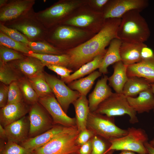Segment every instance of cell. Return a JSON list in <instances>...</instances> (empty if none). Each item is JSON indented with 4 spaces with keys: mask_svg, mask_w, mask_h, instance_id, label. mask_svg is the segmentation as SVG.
Wrapping results in <instances>:
<instances>
[{
    "mask_svg": "<svg viewBox=\"0 0 154 154\" xmlns=\"http://www.w3.org/2000/svg\"><path fill=\"white\" fill-rule=\"evenodd\" d=\"M125 136L109 141L110 145L106 152L111 150L129 151L139 154H148L145 144L148 138L143 129L133 127L128 128Z\"/></svg>",
    "mask_w": 154,
    "mask_h": 154,
    "instance_id": "obj_8",
    "label": "cell"
},
{
    "mask_svg": "<svg viewBox=\"0 0 154 154\" xmlns=\"http://www.w3.org/2000/svg\"><path fill=\"white\" fill-rule=\"evenodd\" d=\"M92 151L91 154H106L110 145V142L98 135H95L91 139Z\"/></svg>",
    "mask_w": 154,
    "mask_h": 154,
    "instance_id": "obj_38",
    "label": "cell"
},
{
    "mask_svg": "<svg viewBox=\"0 0 154 154\" xmlns=\"http://www.w3.org/2000/svg\"><path fill=\"white\" fill-rule=\"evenodd\" d=\"M128 77L137 76L144 78L151 84L154 83V58L142 60L127 66Z\"/></svg>",
    "mask_w": 154,
    "mask_h": 154,
    "instance_id": "obj_23",
    "label": "cell"
},
{
    "mask_svg": "<svg viewBox=\"0 0 154 154\" xmlns=\"http://www.w3.org/2000/svg\"><path fill=\"white\" fill-rule=\"evenodd\" d=\"M21 77L9 63L0 60V81L9 85L12 82L18 81Z\"/></svg>",
    "mask_w": 154,
    "mask_h": 154,
    "instance_id": "obj_34",
    "label": "cell"
},
{
    "mask_svg": "<svg viewBox=\"0 0 154 154\" xmlns=\"http://www.w3.org/2000/svg\"><path fill=\"white\" fill-rule=\"evenodd\" d=\"M0 45L13 49L25 54L31 52L28 45L16 41L0 31Z\"/></svg>",
    "mask_w": 154,
    "mask_h": 154,
    "instance_id": "obj_35",
    "label": "cell"
},
{
    "mask_svg": "<svg viewBox=\"0 0 154 154\" xmlns=\"http://www.w3.org/2000/svg\"><path fill=\"white\" fill-rule=\"evenodd\" d=\"M127 98L130 106L138 114L149 112L154 108V94L151 88L141 92L136 97Z\"/></svg>",
    "mask_w": 154,
    "mask_h": 154,
    "instance_id": "obj_22",
    "label": "cell"
},
{
    "mask_svg": "<svg viewBox=\"0 0 154 154\" xmlns=\"http://www.w3.org/2000/svg\"><path fill=\"white\" fill-rule=\"evenodd\" d=\"M0 31L11 38L27 45L29 41L22 34L17 30L9 28L0 23Z\"/></svg>",
    "mask_w": 154,
    "mask_h": 154,
    "instance_id": "obj_40",
    "label": "cell"
},
{
    "mask_svg": "<svg viewBox=\"0 0 154 154\" xmlns=\"http://www.w3.org/2000/svg\"><path fill=\"white\" fill-rule=\"evenodd\" d=\"M146 45L144 43L122 42L119 51L121 60L127 66L140 62L141 50Z\"/></svg>",
    "mask_w": 154,
    "mask_h": 154,
    "instance_id": "obj_21",
    "label": "cell"
},
{
    "mask_svg": "<svg viewBox=\"0 0 154 154\" xmlns=\"http://www.w3.org/2000/svg\"><path fill=\"white\" fill-rule=\"evenodd\" d=\"M27 79L39 98L53 94L46 80L44 72Z\"/></svg>",
    "mask_w": 154,
    "mask_h": 154,
    "instance_id": "obj_30",
    "label": "cell"
},
{
    "mask_svg": "<svg viewBox=\"0 0 154 154\" xmlns=\"http://www.w3.org/2000/svg\"><path fill=\"white\" fill-rule=\"evenodd\" d=\"M114 117L90 111L87 120V128L95 135L100 136L109 141L124 136L128 133L115 124Z\"/></svg>",
    "mask_w": 154,
    "mask_h": 154,
    "instance_id": "obj_6",
    "label": "cell"
},
{
    "mask_svg": "<svg viewBox=\"0 0 154 154\" xmlns=\"http://www.w3.org/2000/svg\"><path fill=\"white\" fill-rule=\"evenodd\" d=\"M127 66L121 60L115 63L113 66V73L108 78V81L109 85L116 93H122L123 87L128 78Z\"/></svg>",
    "mask_w": 154,
    "mask_h": 154,
    "instance_id": "obj_25",
    "label": "cell"
},
{
    "mask_svg": "<svg viewBox=\"0 0 154 154\" xmlns=\"http://www.w3.org/2000/svg\"><path fill=\"white\" fill-rule=\"evenodd\" d=\"M8 0H0V8L5 5L7 3Z\"/></svg>",
    "mask_w": 154,
    "mask_h": 154,
    "instance_id": "obj_50",
    "label": "cell"
},
{
    "mask_svg": "<svg viewBox=\"0 0 154 154\" xmlns=\"http://www.w3.org/2000/svg\"><path fill=\"white\" fill-rule=\"evenodd\" d=\"M94 135L91 131L87 128L79 133L76 139V142L81 146L91 139Z\"/></svg>",
    "mask_w": 154,
    "mask_h": 154,
    "instance_id": "obj_42",
    "label": "cell"
},
{
    "mask_svg": "<svg viewBox=\"0 0 154 154\" xmlns=\"http://www.w3.org/2000/svg\"><path fill=\"white\" fill-rule=\"evenodd\" d=\"M35 13L33 9L25 15L3 24L17 30L29 41L44 40L48 29L37 18Z\"/></svg>",
    "mask_w": 154,
    "mask_h": 154,
    "instance_id": "obj_3",
    "label": "cell"
},
{
    "mask_svg": "<svg viewBox=\"0 0 154 154\" xmlns=\"http://www.w3.org/2000/svg\"><path fill=\"white\" fill-rule=\"evenodd\" d=\"M102 74L99 71H94L86 77L68 83V86L72 90L78 92L80 95L86 96L95 80Z\"/></svg>",
    "mask_w": 154,
    "mask_h": 154,
    "instance_id": "obj_28",
    "label": "cell"
},
{
    "mask_svg": "<svg viewBox=\"0 0 154 154\" xmlns=\"http://www.w3.org/2000/svg\"><path fill=\"white\" fill-rule=\"evenodd\" d=\"M17 82L27 104L31 106L38 102L39 97L27 78L22 77Z\"/></svg>",
    "mask_w": 154,
    "mask_h": 154,
    "instance_id": "obj_33",
    "label": "cell"
},
{
    "mask_svg": "<svg viewBox=\"0 0 154 154\" xmlns=\"http://www.w3.org/2000/svg\"><path fill=\"white\" fill-rule=\"evenodd\" d=\"M28 46L31 52L40 54L61 55L64 51L56 48L45 40L38 41H29Z\"/></svg>",
    "mask_w": 154,
    "mask_h": 154,
    "instance_id": "obj_32",
    "label": "cell"
},
{
    "mask_svg": "<svg viewBox=\"0 0 154 154\" xmlns=\"http://www.w3.org/2000/svg\"><path fill=\"white\" fill-rule=\"evenodd\" d=\"M140 12L137 10H132L121 18L117 36L122 42L144 43L149 38L150 30Z\"/></svg>",
    "mask_w": 154,
    "mask_h": 154,
    "instance_id": "obj_2",
    "label": "cell"
},
{
    "mask_svg": "<svg viewBox=\"0 0 154 154\" xmlns=\"http://www.w3.org/2000/svg\"><path fill=\"white\" fill-rule=\"evenodd\" d=\"M106 52L97 56L92 61L84 64L62 81L68 84L87 74H90L96 69H98Z\"/></svg>",
    "mask_w": 154,
    "mask_h": 154,
    "instance_id": "obj_29",
    "label": "cell"
},
{
    "mask_svg": "<svg viewBox=\"0 0 154 154\" xmlns=\"http://www.w3.org/2000/svg\"><path fill=\"white\" fill-rule=\"evenodd\" d=\"M108 77L104 75L99 80L92 93L88 97L90 111L95 112L99 105L112 93V90L107 84Z\"/></svg>",
    "mask_w": 154,
    "mask_h": 154,
    "instance_id": "obj_20",
    "label": "cell"
},
{
    "mask_svg": "<svg viewBox=\"0 0 154 154\" xmlns=\"http://www.w3.org/2000/svg\"><path fill=\"white\" fill-rule=\"evenodd\" d=\"M151 88V83L145 79L137 76L128 77L122 94L126 97H135L141 92Z\"/></svg>",
    "mask_w": 154,
    "mask_h": 154,
    "instance_id": "obj_27",
    "label": "cell"
},
{
    "mask_svg": "<svg viewBox=\"0 0 154 154\" xmlns=\"http://www.w3.org/2000/svg\"><path fill=\"white\" fill-rule=\"evenodd\" d=\"M0 140L4 141L7 140V136L5 130L1 125L0 124Z\"/></svg>",
    "mask_w": 154,
    "mask_h": 154,
    "instance_id": "obj_47",
    "label": "cell"
},
{
    "mask_svg": "<svg viewBox=\"0 0 154 154\" xmlns=\"http://www.w3.org/2000/svg\"><path fill=\"white\" fill-rule=\"evenodd\" d=\"M24 54L37 58L46 66L49 65H59L68 68L69 63V57L65 54L61 55L43 54L31 52L28 54Z\"/></svg>",
    "mask_w": 154,
    "mask_h": 154,
    "instance_id": "obj_31",
    "label": "cell"
},
{
    "mask_svg": "<svg viewBox=\"0 0 154 154\" xmlns=\"http://www.w3.org/2000/svg\"><path fill=\"white\" fill-rule=\"evenodd\" d=\"M148 5L147 0H109L103 14L105 19L121 18L129 11L135 10L141 12Z\"/></svg>",
    "mask_w": 154,
    "mask_h": 154,
    "instance_id": "obj_12",
    "label": "cell"
},
{
    "mask_svg": "<svg viewBox=\"0 0 154 154\" xmlns=\"http://www.w3.org/2000/svg\"><path fill=\"white\" fill-rule=\"evenodd\" d=\"M7 141L21 144L29 138L30 123L28 116H25L4 127Z\"/></svg>",
    "mask_w": 154,
    "mask_h": 154,
    "instance_id": "obj_17",
    "label": "cell"
},
{
    "mask_svg": "<svg viewBox=\"0 0 154 154\" xmlns=\"http://www.w3.org/2000/svg\"><path fill=\"white\" fill-rule=\"evenodd\" d=\"M109 0H94L92 1L93 4L94 10L96 11L102 13L106 5Z\"/></svg>",
    "mask_w": 154,
    "mask_h": 154,
    "instance_id": "obj_45",
    "label": "cell"
},
{
    "mask_svg": "<svg viewBox=\"0 0 154 154\" xmlns=\"http://www.w3.org/2000/svg\"><path fill=\"white\" fill-rule=\"evenodd\" d=\"M88 33L84 30L61 24L48 29L45 40L64 51L70 49V43L84 39Z\"/></svg>",
    "mask_w": 154,
    "mask_h": 154,
    "instance_id": "obj_7",
    "label": "cell"
},
{
    "mask_svg": "<svg viewBox=\"0 0 154 154\" xmlns=\"http://www.w3.org/2000/svg\"><path fill=\"white\" fill-rule=\"evenodd\" d=\"M145 146L148 154H154V147L151 145L148 142L145 143Z\"/></svg>",
    "mask_w": 154,
    "mask_h": 154,
    "instance_id": "obj_48",
    "label": "cell"
},
{
    "mask_svg": "<svg viewBox=\"0 0 154 154\" xmlns=\"http://www.w3.org/2000/svg\"><path fill=\"white\" fill-rule=\"evenodd\" d=\"M46 80L57 101L66 114L70 105L80 96L78 91L72 90L65 82L55 76L44 72Z\"/></svg>",
    "mask_w": 154,
    "mask_h": 154,
    "instance_id": "obj_11",
    "label": "cell"
},
{
    "mask_svg": "<svg viewBox=\"0 0 154 154\" xmlns=\"http://www.w3.org/2000/svg\"><path fill=\"white\" fill-rule=\"evenodd\" d=\"M79 133L77 127H70L34 150V154H70L77 152L80 147L76 142Z\"/></svg>",
    "mask_w": 154,
    "mask_h": 154,
    "instance_id": "obj_5",
    "label": "cell"
},
{
    "mask_svg": "<svg viewBox=\"0 0 154 154\" xmlns=\"http://www.w3.org/2000/svg\"><path fill=\"white\" fill-rule=\"evenodd\" d=\"M70 154H78L77 153V152H76V153H71Z\"/></svg>",
    "mask_w": 154,
    "mask_h": 154,
    "instance_id": "obj_54",
    "label": "cell"
},
{
    "mask_svg": "<svg viewBox=\"0 0 154 154\" xmlns=\"http://www.w3.org/2000/svg\"><path fill=\"white\" fill-rule=\"evenodd\" d=\"M72 104L75 111L77 127L79 133L87 129V120L90 111L88 100L86 96L80 95Z\"/></svg>",
    "mask_w": 154,
    "mask_h": 154,
    "instance_id": "obj_26",
    "label": "cell"
},
{
    "mask_svg": "<svg viewBox=\"0 0 154 154\" xmlns=\"http://www.w3.org/2000/svg\"><path fill=\"white\" fill-rule=\"evenodd\" d=\"M122 42L118 38H115L111 41L98 68L102 74H107L108 68L110 65L121 60L119 51Z\"/></svg>",
    "mask_w": 154,
    "mask_h": 154,
    "instance_id": "obj_24",
    "label": "cell"
},
{
    "mask_svg": "<svg viewBox=\"0 0 154 154\" xmlns=\"http://www.w3.org/2000/svg\"><path fill=\"white\" fill-rule=\"evenodd\" d=\"M46 66L59 75L62 80L68 77L70 75L71 73L73 72L72 70L61 65H49Z\"/></svg>",
    "mask_w": 154,
    "mask_h": 154,
    "instance_id": "obj_41",
    "label": "cell"
},
{
    "mask_svg": "<svg viewBox=\"0 0 154 154\" xmlns=\"http://www.w3.org/2000/svg\"><path fill=\"white\" fill-rule=\"evenodd\" d=\"M24 101L23 97L17 81L12 82L9 85L7 104Z\"/></svg>",
    "mask_w": 154,
    "mask_h": 154,
    "instance_id": "obj_39",
    "label": "cell"
},
{
    "mask_svg": "<svg viewBox=\"0 0 154 154\" xmlns=\"http://www.w3.org/2000/svg\"><path fill=\"white\" fill-rule=\"evenodd\" d=\"M151 88L154 94V83L151 84ZM153 110L154 112V108Z\"/></svg>",
    "mask_w": 154,
    "mask_h": 154,
    "instance_id": "obj_51",
    "label": "cell"
},
{
    "mask_svg": "<svg viewBox=\"0 0 154 154\" xmlns=\"http://www.w3.org/2000/svg\"><path fill=\"white\" fill-rule=\"evenodd\" d=\"M30 106L24 101L8 104L0 110V124L4 127L26 116Z\"/></svg>",
    "mask_w": 154,
    "mask_h": 154,
    "instance_id": "obj_16",
    "label": "cell"
},
{
    "mask_svg": "<svg viewBox=\"0 0 154 154\" xmlns=\"http://www.w3.org/2000/svg\"><path fill=\"white\" fill-rule=\"evenodd\" d=\"M83 1L60 0L45 9L35 13L38 19L48 29L62 24L70 13L84 3Z\"/></svg>",
    "mask_w": 154,
    "mask_h": 154,
    "instance_id": "obj_4",
    "label": "cell"
},
{
    "mask_svg": "<svg viewBox=\"0 0 154 154\" xmlns=\"http://www.w3.org/2000/svg\"><path fill=\"white\" fill-rule=\"evenodd\" d=\"M38 102L50 114L54 125H60L67 127H77L76 118L71 117L67 115L53 94L39 98Z\"/></svg>",
    "mask_w": 154,
    "mask_h": 154,
    "instance_id": "obj_13",
    "label": "cell"
},
{
    "mask_svg": "<svg viewBox=\"0 0 154 154\" xmlns=\"http://www.w3.org/2000/svg\"><path fill=\"white\" fill-rule=\"evenodd\" d=\"M70 128L60 125H55L46 132L35 137L28 138L20 145L27 149L33 151L44 145Z\"/></svg>",
    "mask_w": 154,
    "mask_h": 154,
    "instance_id": "obj_18",
    "label": "cell"
},
{
    "mask_svg": "<svg viewBox=\"0 0 154 154\" xmlns=\"http://www.w3.org/2000/svg\"><path fill=\"white\" fill-rule=\"evenodd\" d=\"M29 113L30 129L28 138L38 135L54 125L50 114L38 102L30 106Z\"/></svg>",
    "mask_w": 154,
    "mask_h": 154,
    "instance_id": "obj_10",
    "label": "cell"
},
{
    "mask_svg": "<svg viewBox=\"0 0 154 154\" xmlns=\"http://www.w3.org/2000/svg\"><path fill=\"white\" fill-rule=\"evenodd\" d=\"M25 56L22 59L8 62L21 77L22 75L28 78L43 72L45 66L39 59L33 56Z\"/></svg>",
    "mask_w": 154,
    "mask_h": 154,
    "instance_id": "obj_15",
    "label": "cell"
},
{
    "mask_svg": "<svg viewBox=\"0 0 154 154\" xmlns=\"http://www.w3.org/2000/svg\"><path fill=\"white\" fill-rule=\"evenodd\" d=\"M114 150H111L106 153V154H112Z\"/></svg>",
    "mask_w": 154,
    "mask_h": 154,
    "instance_id": "obj_53",
    "label": "cell"
},
{
    "mask_svg": "<svg viewBox=\"0 0 154 154\" xmlns=\"http://www.w3.org/2000/svg\"><path fill=\"white\" fill-rule=\"evenodd\" d=\"M141 57L142 60L153 58H154L153 51L146 45L141 50Z\"/></svg>",
    "mask_w": 154,
    "mask_h": 154,
    "instance_id": "obj_44",
    "label": "cell"
},
{
    "mask_svg": "<svg viewBox=\"0 0 154 154\" xmlns=\"http://www.w3.org/2000/svg\"><path fill=\"white\" fill-rule=\"evenodd\" d=\"M9 85L1 83L0 84V107H5L7 103Z\"/></svg>",
    "mask_w": 154,
    "mask_h": 154,
    "instance_id": "obj_43",
    "label": "cell"
},
{
    "mask_svg": "<svg viewBox=\"0 0 154 154\" xmlns=\"http://www.w3.org/2000/svg\"><path fill=\"white\" fill-rule=\"evenodd\" d=\"M92 151L91 139L80 146L77 152L78 154H91Z\"/></svg>",
    "mask_w": 154,
    "mask_h": 154,
    "instance_id": "obj_46",
    "label": "cell"
},
{
    "mask_svg": "<svg viewBox=\"0 0 154 154\" xmlns=\"http://www.w3.org/2000/svg\"><path fill=\"white\" fill-rule=\"evenodd\" d=\"M0 154H34L33 151L27 149L19 144L7 141L0 149Z\"/></svg>",
    "mask_w": 154,
    "mask_h": 154,
    "instance_id": "obj_36",
    "label": "cell"
},
{
    "mask_svg": "<svg viewBox=\"0 0 154 154\" xmlns=\"http://www.w3.org/2000/svg\"><path fill=\"white\" fill-rule=\"evenodd\" d=\"M149 143L151 145L154 147V139H153Z\"/></svg>",
    "mask_w": 154,
    "mask_h": 154,
    "instance_id": "obj_52",
    "label": "cell"
},
{
    "mask_svg": "<svg viewBox=\"0 0 154 154\" xmlns=\"http://www.w3.org/2000/svg\"><path fill=\"white\" fill-rule=\"evenodd\" d=\"M119 154H137L135 152L129 151H122Z\"/></svg>",
    "mask_w": 154,
    "mask_h": 154,
    "instance_id": "obj_49",
    "label": "cell"
},
{
    "mask_svg": "<svg viewBox=\"0 0 154 154\" xmlns=\"http://www.w3.org/2000/svg\"><path fill=\"white\" fill-rule=\"evenodd\" d=\"M35 0H8L0 8V23L4 24L27 14L33 9Z\"/></svg>",
    "mask_w": 154,
    "mask_h": 154,
    "instance_id": "obj_14",
    "label": "cell"
},
{
    "mask_svg": "<svg viewBox=\"0 0 154 154\" xmlns=\"http://www.w3.org/2000/svg\"><path fill=\"white\" fill-rule=\"evenodd\" d=\"M105 20L102 13L96 11L93 14L82 13L68 18L62 24L82 28L88 27L93 24L101 29Z\"/></svg>",
    "mask_w": 154,
    "mask_h": 154,
    "instance_id": "obj_19",
    "label": "cell"
},
{
    "mask_svg": "<svg viewBox=\"0 0 154 154\" xmlns=\"http://www.w3.org/2000/svg\"><path fill=\"white\" fill-rule=\"evenodd\" d=\"M94 112L110 117L127 114L129 117L130 123L135 124L139 121L136 112L130 106L127 97L122 93H113Z\"/></svg>",
    "mask_w": 154,
    "mask_h": 154,
    "instance_id": "obj_9",
    "label": "cell"
},
{
    "mask_svg": "<svg viewBox=\"0 0 154 154\" xmlns=\"http://www.w3.org/2000/svg\"><path fill=\"white\" fill-rule=\"evenodd\" d=\"M121 18L105 19L101 29L92 37L76 46L64 51L69 57L68 68L75 71L97 56L106 52V47L114 39L118 38L117 33Z\"/></svg>",
    "mask_w": 154,
    "mask_h": 154,
    "instance_id": "obj_1",
    "label": "cell"
},
{
    "mask_svg": "<svg viewBox=\"0 0 154 154\" xmlns=\"http://www.w3.org/2000/svg\"><path fill=\"white\" fill-rule=\"evenodd\" d=\"M25 56L24 54L0 45V60L5 63L20 59Z\"/></svg>",
    "mask_w": 154,
    "mask_h": 154,
    "instance_id": "obj_37",
    "label": "cell"
}]
</instances>
